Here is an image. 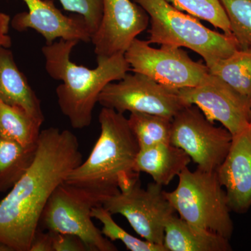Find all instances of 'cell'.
I'll use <instances>...</instances> for the list:
<instances>
[{
    "label": "cell",
    "mask_w": 251,
    "mask_h": 251,
    "mask_svg": "<svg viewBox=\"0 0 251 251\" xmlns=\"http://www.w3.org/2000/svg\"><path fill=\"white\" fill-rule=\"evenodd\" d=\"M82 163L72 132L54 127L41 130L34 161L0 201V243L12 251H29L50 197Z\"/></svg>",
    "instance_id": "obj_1"
},
{
    "label": "cell",
    "mask_w": 251,
    "mask_h": 251,
    "mask_svg": "<svg viewBox=\"0 0 251 251\" xmlns=\"http://www.w3.org/2000/svg\"><path fill=\"white\" fill-rule=\"evenodd\" d=\"M78 43L60 39L46 44L41 49L48 74L62 81L56 89L57 103L75 129L90 126L102 91L110 82L123 79L130 71L124 53L97 57L95 69L77 65L71 60V54Z\"/></svg>",
    "instance_id": "obj_2"
},
{
    "label": "cell",
    "mask_w": 251,
    "mask_h": 251,
    "mask_svg": "<svg viewBox=\"0 0 251 251\" xmlns=\"http://www.w3.org/2000/svg\"><path fill=\"white\" fill-rule=\"evenodd\" d=\"M99 122L100 135L90 156L69 175L65 182L110 197L140 181V173L134 171L140 148L124 114L103 107Z\"/></svg>",
    "instance_id": "obj_3"
},
{
    "label": "cell",
    "mask_w": 251,
    "mask_h": 251,
    "mask_svg": "<svg viewBox=\"0 0 251 251\" xmlns=\"http://www.w3.org/2000/svg\"><path fill=\"white\" fill-rule=\"evenodd\" d=\"M150 17V44L184 47L201 55L208 68L239 49L232 34L212 30L166 0H133Z\"/></svg>",
    "instance_id": "obj_4"
},
{
    "label": "cell",
    "mask_w": 251,
    "mask_h": 251,
    "mask_svg": "<svg viewBox=\"0 0 251 251\" xmlns=\"http://www.w3.org/2000/svg\"><path fill=\"white\" fill-rule=\"evenodd\" d=\"M174 191L166 196L180 218L188 224L230 239L234 224L226 191L216 172L186 168Z\"/></svg>",
    "instance_id": "obj_5"
},
{
    "label": "cell",
    "mask_w": 251,
    "mask_h": 251,
    "mask_svg": "<svg viewBox=\"0 0 251 251\" xmlns=\"http://www.w3.org/2000/svg\"><path fill=\"white\" fill-rule=\"evenodd\" d=\"M108 198L97 190L64 181L50 197L41 214L39 227L43 230L76 236L90 251H117L116 246L92 221V209L103 206Z\"/></svg>",
    "instance_id": "obj_6"
},
{
    "label": "cell",
    "mask_w": 251,
    "mask_h": 251,
    "mask_svg": "<svg viewBox=\"0 0 251 251\" xmlns=\"http://www.w3.org/2000/svg\"><path fill=\"white\" fill-rule=\"evenodd\" d=\"M125 56L133 72L175 90L199 85L210 74L206 64L195 62L181 48L161 45L155 49L148 41L138 38L132 41Z\"/></svg>",
    "instance_id": "obj_7"
},
{
    "label": "cell",
    "mask_w": 251,
    "mask_h": 251,
    "mask_svg": "<svg viewBox=\"0 0 251 251\" xmlns=\"http://www.w3.org/2000/svg\"><path fill=\"white\" fill-rule=\"evenodd\" d=\"M232 138L228 130L215 126L194 105L181 109L172 120L171 143L184 150L202 171H217L229 152Z\"/></svg>",
    "instance_id": "obj_8"
},
{
    "label": "cell",
    "mask_w": 251,
    "mask_h": 251,
    "mask_svg": "<svg viewBox=\"0 0 251 251\" xmlns=\"http://www.w3.org/2000/svg\"><path fill=\"white\" fill-rule=\"evenodd\" d=\"M163 187L153 182L144 189L139 181L129 189L107 198L103 206L112 215L125 217L145 240L163 246L165 226L176 211L167 199Z\"/></svg>",
    "instance_id": "obj_9"
},
{
    "label": "cell",
    "mask_w": 251,
    "mask_h": 251,
    "mask_svg": "<svg viewBox=\"0 0 251 251\" xmlns=\"http://www.w3.org/2000/svg\"><path fill=\"white\" fill-rule=\"evenodd\" d=\"M98 103L122 114L143 112L170 119L187 106L178 90L135 72L107 85L99 95Z\"/></svg>",
    "instance_id": "obj_10"
},
{
    "label": "cell",
    "mask_w": 251,
    "mask_h": 251,
    "mask_svg": "<svg viewBox=\"0 0 251 251\" xmlns=\"http://www.w3.org/2000/svg\"><path fill=\"white\" fill-rule=\"evenodd\" d=\"M178 92L186 105L197 106L209 121L219 122L232 136L249 128L251 100L220 77L209 74L199 85Z\"/></svg>",
    "instance_id": "obj_11"
},
{
    "label": "cell",
    "mask_w": 251,
    "mask_h": 251,
    "mask_svg": "<svg viewBox=\"0 0 251 251\" xmlns=\"http://www.w3.org/2000/svg\"><path fill=\"white\" fill-rule=\"evenodd\" d=\"M103 16L92 37L97 57L125 53L132 41L148 27L146 11L131 0H102Z\"/></svg>",
    "instance_id": "obj_12"
},
{
    "label": "cell",
    "mask_w": 251,
    "mask_h": 251,
    "mask_svg": "<svg viewBox=\"0 0 251 251\" xmlns=\"http://www.w3.org/2000/svg\"><path fill=\"white\" fill-rule=\"evenodd\" d=\"M27 12L16 14L11 25L18 31L31 29L37 31L46 44L57 39L76 40L87 43L92 41L93 32L83 17L63 14L52 0H23Z\"/></svg>",
    "instance_id": "obj_13"
},
{
    "label": "cell",
    "mask_w": 251,
    "mask_h": 251,
    "mask_svg": "<svg viewBox=\"0 0 251 251\" xmlns=\"http://www.w3.org/2000/svg\"><path fill=\"white\" fill-rule=\"evenodd\" d=\"M225 188L231 211L242 214L251 209V134L249 128L234 135L226 159L216 171Z\"/></svg>",
    "instance_id": "obj_14"
},
{
    "label": "cell",
    "mask_w": 251,
    "mask_h": 251,
    "mask_svg": "<svg viewBox=\"0 0 251 251\" xmlns=\"http://www.w3.org/2000/svg\"><path fill=\"white\" fill-rule=\"evenodd\" d=\"M0 100L25 110L41 123L45 121L41 101L22 72L11 51L0 48Z\"/></svg>",
    "instance_id": "obj_15"
},
{
    "label": "cell",
    "mask_w": 251,
    "mask_h": 251,
    "mask_svg": "<svg viewBox=\"0 0 251 251\" xmlns=\"http://www.w3.org/2000/svg\"><path fill=\"white\" fill-rule=\"evenodd\" d=\"M191 158L184 150L171 143H163L140 150L135 158L134 171L145 173L156 184L166 186L188 168Z\"/></svg>",
    "instance_id": "obj_16"
},
{
    "label": "cell",
    "mask_w": 251,
    "mask_h": 251,
    "mask_svg": "<svg viewBox=\"0 0 251 251\" xmlns=\"http://www.w3.org/2000/svg\"><path fill=\"white\" fill-rule=\"evenodd\" d=\"M167 251H230L229 239L188 224L175 214L165 226Z\"/></svg>",
    "instance_id": "obj_17"
},
{
    "label": "cell",
    "mask_w": 251,
    "mask_h": 251,
    "mask_svg": "<svg viewBox=\"0 0 251 251\" xmlns=\"http://www.w3.org/2000/svg\"><path fill=\"white\" fill-rule=\"evenodd\" d=\"M43 124L18 107L0 100V138L25 147L37 145Z\"/></svg>",
    "instance_id": "obj_18"
},
{
    "label": "cell",
    "mask_w": 251,
    "mask_h": 251,
    "mask_svg": "<svg viewBox=\"0 0 251 251\" xmlns=\"http://www.w3.org/2000/svg\"><path fill=\"white\" fill-rule=\"evenodd\" d=\"M37 145L25 147L0 138V193L11 189L30 167Z\"/></svg>",
    "instance_id": "obj_19"
},
{
    "label": "cell",
    "mask_w": 251,
    "mask_h": 251,
    "mask_svg": "<svg viewBox=\"0 0 251 251\" xmlns=\"http://www.w3.org/2000/svg\"><path fill=\"white\" fill-rule=\"evenodd\" d=\"M209 70L251 100V49H238L214 63Z\"/></svg>",
    "instance_id": "obj_20"
},
{
    "label": "cell",
    "mask_w": 251,
    "mask_h": 251,
    "mask_svg": "<svg viewBox=\"0 0 251 251\" xmlns=\"http://www.w3.org/2000/svg\"><path fill=\"white\" fill-rule=\"evenodd\" d=\"M173 119L143 113L131 112L128 119L140 150L163 143H171Z\"/></svg>",
    "instance_id": "obj_21"
},
{
    "label": "cell",
    "mask_w": 251,
    "mask_h": 251,
    "mask_svg": "<svg viewBox=\"0 0 251 251\" xmlns=\"http://www.w3.org/2000/svg\"><path fill=\"white\" fill-rule=\"evenodd\" d=\"M176 9L210 23L226 34H232L228 17L221 0H166Z\"/></svg>",
    "instance_id": "obj_22"
},
{
    "label": "cell",
    "mask_w": 251,
    "mask_h": 251,
    "mask_svg": "<svg viewBox=\"0 0 251 251\" xmlns=\"http://www.w3.org/2000/svg\"><path fill=\"white\" fill-rule=\"evenodd\" d=\"M92 216L103 225L101 232L110 241H120L128 250L131 251H167L164 246L157 245L146 240H141L128 233L112 219V215L103 206L92 209Z\"/></svg>",
    "instance_id": "obj_23"
},
{
    "label": "cell",
    "mask_w": 251,
    "mask_h": 251,
    "mask_svg": "<svg viewBox=\"0 0 251 251\" xmlns=\"http://www.w3.org/2000/svg\"><path fill=\"white\" fill-rule=\"evenodd\" d=\"M239 49H251V0H221Z\"/></svg>",
    "instance_id": "obj_24"
},
{
    "label": "cell",
    "mask_w": 251,
    "mask_h": 251,
    "mask_svg": "<svg viewBox=\"0 0 251 251\" xmlns=\"http://www.w3.org/2000/svg\"><path fill=\"white\" fill-rule=\"evenodd\" d=\"M65 11L84 18L93 34L98 29L103 16L102 0H59Z\"/></svg>",
    "instance_id": "obj_25"
},
{
    "label": "cell",
    "mask_w": 251,
    "mask_h": 251,
    "mask_svg": "<svg viewBox=\"0 0 251 251\" xmlns=\"http://www.w3.org/2000/svg\"><path fill=\"white\" fill-rule=\"evenodd\" d=\"M51 232L54 251H90L85 243L76 236Z\"/></svg>",
    "instance_id": "obj_26"
},
{
    "label": "cell",
    "mask_w": 251,
    "mask_h": 251,
    "mask_svg": "<svg viewBox=\"0 0 251 251\" xmlns=\"http://www.w3.org/2000/svg\"><path fill=\"white\" fill-rule=\"evenodd\" d=\"M29 251H54L52 232L38 228L31 241Z\"/></svg>",
    "instance_id": "obj_27"
},
{
    "label": "cell",
    "mask_w": 251,
    "mask_h": 251,
    "mask_svg": "<svg viewBox=\"0 0 251 251\" xmlns=\"http://www.w3.org/2000/svg\"><path fill=\"white\" fill-rule=\"evenodd\" d=\"M11 22L9 15L0 11V48L9 49L11 46V39L9 35Z\"/></svg>",
    "instance_id": "obj_28"
},
{
    "label": "cell",
    "mask_w": 251,
    "mask_h": 251,
    "mask_svg": "<svg viewBox=\"0 0 251 251\" xmlns=\"http://www.w3.org/2000/svg\"><path fill=\"white\" fill-rule=\"evenodd\" d=\"M249 132H250L251 134V118H250V123H249Z\"/></svg>",
    "instance_id": "obj_29"
}]
</instances>
